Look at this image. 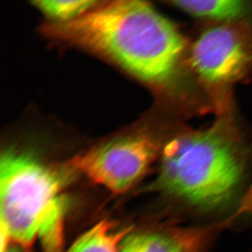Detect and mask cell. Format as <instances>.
<instances>
[{"label":"cell","mask_w":252,"mask_h":252,"mask_svg":"<svg viewBox=\"0 0 252 252\" xmlns=\"http://www.w3.org/2000/svg\"><path fill=\"white\" fill-rule=\"evenodd\" d=\"M46 30L50 35L103 55L141 80L158 86L174 80L187 46L178 28L144 1H109Z\"/></svg>","instance_id":"6da1fadb"},{"label":"cell","mask_w":252,"mask_h":252,"mask_svg":"<svg viewBox=\"0 0 252 252\" xmlns=\"http://www.w3.org/2000/svg\"><path fill=\"white\" fill-rule=\"evenodd\" d=\"M247 170L248 157L241 139L229 124L220 121L165 142L148 190L190 211L213 213L238 198Z\"/></svg>","instance_id":"7a4b0ae2"},{"label":"cell","mask_w":252,"mask_h":252,"mask_svg":"<svg viewBox=\"0 0 252 252\" xmlns=\"http://www.w3.org/2000/svg\"><path fill=\"white\" fill-rule=\"evenodd\" d=\"M62 177L31 154L9 149L0 161V229L24 246L61 252L67 200Z\"/></svg>","instance_id":"3957f363"},{"label":"cell","mask_w":252,"mask_h":252,"mask_svg":"<svg viewBox=\"0 0 252 252\" xmlns=\"http://www.w3.org/2000/svg\"><path fill=\"white\" fill-rule=\"evenodd\" d=\"M163 144L147 132L117 137L74 158V168L110 191L123 193L133 187L159 158Z\"/></svg>","instance_id":"277c9868"},{"label":"cell","mask_w":252,"mask_h":252,"mask_svg":"<svg viewBox=\"0 0 252 252\" xmlns=\"http://www.w3.org/2000/svg\"><path fill=\"white\" fill-rule=\"evenodd\" d=\"M190 63L208 86L225 88L241 80L252 67V37L236 23L208 28L190 51Z\"/></svg>","instance_id":"5b68a950"},{"label":"cell","mask_w":252,"mask_h":252,"mask_svg":"<svg viewBox=\"0 0 252 252\" xmlns=\"http://www.w3.org/2000/svg\"><path fill=\"white\" fill-rule=\"evenodd\" d=\"M235 220L232 215L203 226H184L174 219L154 228L129 231L119 252H209L217 236Z\"/></svg>","instance_id":"8992f818"},{"label":"cell","mask_w":252,"mask_h":252,"mask_svg":"<svg viewBox=\"0 0 252 252\" xmlns=\"http://www.w3.org/2000/svg\"><path fill=\"white\" fill-rule=\"evenodd\" d=\"M169 4L193 17L223 23H235L250 11L248 1L240 0H174Z\"/></svg>","instance_id":"52a82bcc"},{"label":"cell","mask_w":252,"mask_h":252,"mask_svg":"<svg viewBox=\"0 0 252 252\" xmlns=\"http://www.w3.org/2000/svg\"><path fill=\"white\" fill-rule=\"evenodd\" d=\"M128 231H116L112 223L104 220L88 230L66 252H119L122 239Z\"/></svg>","instance_id":"ba28073f"},{"label":"cell","mask_w":252,"mask_h":252,"mask_svg":"<svg viewBox=\"0 0 252 252\" xmlns=\"http://www.w3.org/2000/svg\"><path fill=\"white\" fill-rule=\"evenodd\" d=\"M32 4L49 17L57 23H66L81 17L98 6L99 1L93 0L74 1H34Z\"/></svg>","instance_id":"9c48e42d"},{"label":"cell","mask_w":252,"mask_h":252,"mask_svg":"<svg viewBox=\"0 0 252 252\" xmlns=\"http://www.w3.org/2000/svg\"><path fill=\"white\" fill-rule=\"evenodd\" d=\"M243 215H252V184L242 197L238 210L234 214L237 218Z\"/></svg>","instance_id":"30bf717a"},{"label":"cell","mask_w":252,"mask_h":252,"mask_svg":"<svg viewBox=\"0 0 252 252\" xmlns=\"http://www.w3.org/2000/svg\"><path fill=\"white\" fill-rule=\"evenodd\" d=\"M0 252H16L11 251V249L9 248V245H5V246L0 247Z\"/></svg>","instance_id":"8fae6325"}]
</instances>
